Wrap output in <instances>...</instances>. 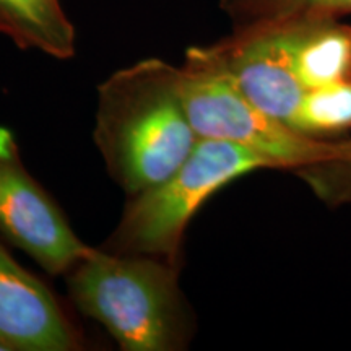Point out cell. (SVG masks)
I'll return each instance as SVG.
<instances>
[{
  "label": "cell",
  "instance_id": "6da1fadb",
  "mask_svg": "<svg viewBox=\"0 0 351 351\" xmlns=\"http://www.w3.org/2000/svg\"><path fill=\"white\" fill-rule=\"evenodd\" d=\"M93 138L111 179L137 195L181 166L199 142L184 108L179 67L143 59L98 86Z\"/></svg>",
  "mask_w": 351,
  "mask_h": 351
},
{
  "label": "cell",
  "instance_id": "7a4b0ae2",
  "mask_svg": "<svg viewBox=\"0 0 351 351\" xmlns=\"http://www.w3.org/2000/svg\"><path fill=\"white\" fill-rule=\"evenodd\" d=\"M69 298L124 351L186 350L195 330L179 287V265L163 258L91 249L67 274Z\"/></svg>",
  "mask_w": 351,
  "mask_h": 351
},
{
  "label": "cell",
  "instance_id": "3957f363",
  "mask_svg": "<svg viewBox=\"0 0 351 351\" xmlns=\"http://www.w3.org/2000/svg\"><path fill=\"white\" fill-rule=\"evenodd\" d=\"M258 169H274L265 158L239 145L199 138L187 160L137 195L129 197L116 230L101 249L163 258L179 265L184 234L219 189Z\"/></svg>",
  "mask_w": 351,
  "mask_h": 351
},
{
  "label": "cell",
  "instance_id": "277c9868",
  "mask_svg": "<svg viewBox=\"0 0 351 351\" xmlns=\"http://www.w3.org/2000/svg\"><path fill=\"white\" fill-rule=\"evenodd\" d=\"M179 86L199 138L239 145L265 158L274 169L293 173L339 156V142L306 137L256 106L208 46L189 47L179 65Z\"/></svg>",
  "mask_w": 351,
  "mask_h": 351
},
{
  "label": "cell",
  "instance_id": "5b68a950",
  "mask_svg": "<svg viewBox=\"0 0 351 351\" xmlns=\"http://www.w3.org/2000/svg\"><path fill=\"white\" fill-rule=\"evenodd\" d=\"M0 236L51 275H65L93 249L26 169L7 127H0Z\"/></svg>",
  "mask_w": 351,
  "mask_h": 351
},
{
  "label": "cell",
  "instance_id": "8992f818",
  "mask_svg": "<svg viewBox=\"0 0 351 351\" xmlns=\"http://www.w3.org/2000/svg\"><path fill=\"white\" fill-rule=\"evenodd\" d=\"M82 335L38 276L0 243V351H75Z\"/></svg>",
  "mask_w": 351,
  "mask_h": 351
},
{
  "label": "cell",
  "instance_id": "52a82bcc",
  "mask_svg": "<svg viewBox=\"0 0 351 351\" xmlns=\"http://www.w3.org/2000/svg\"><path fill=\"white\" fill-rule=\"evenodd\" d=\"M208 49L256 106L289 125L306 90L275 28L232 29Z\"/></svg>",
  "mask_w": 351,
  "mask_h": 351
},
{
  "label": "cell",
  "instance_id": "ba28073f",
  "mask_svg": "<svg viewBox=\"0 0 351 351\" xmlns=\"http://www.w3.org/2000/svg\"><path fill=\"white\" fill-rule=\"evenodd\" d=\"M267 26L276 29L306 91L351 78V25L311 19Z\"/></svg>",
  "mask_w": 351,
  "mask_h": 351
},
{
  "label": "cell",
  "instance_id": "9c48e42d",
  "mask_svg": "<svg viewBox=\"0 0 351 351\" xmlns=\"http://www.w3.org/2000/svg\"><path fill=\"white\" fill-rule=\"evenodd\" d=\"M0 34L20 49L54 59H72L77 52L75 26L60 0H0Z\"/></svg>",
  "mask_w": 351,
  "mask_h": 351
},
{
  "label": "cell",
  "instance_id": "30bf717a",
  "mask_svg": "<svg viewBox=\"0 0 351 351\" xmlns=\"http://www.w3.org/2000/svg\"><path fill=\"white\" fill-rule=\"evenodd\" d=\"M232 29L311 19H340L351 13V0H218Z\"/></svg>",
  "mask_w": 351,
  "mask_h": 351
},
{
  "label": "cell",
  "instance_id": "8fae6325",
  "mask_svg": "<svg viewBox=\"0 0 351 351\" xmlns=\"http://www.w3.org/2000/svg\"><path fill=\"white\" fill-rule=\"evenodd\" d=\"M289 127L319 140L351 130V78L307 90Z\"/></svg>",
  "mask_w": 351,
  "mask_h": 351
},
{
  "label": "cell",
  "instance_id": "7c38bea8",
  "mask_svg": "<svg viewBox=\"0 0 351 351\" xmlns=\"http://www.w3.org/2000/svg\"><path fill=\"white\" fill-rule=\"evenodd\" d=\"M339 156L295 171L315 199L330 208L351 204V138L339 140Z\"/></svg>",
  "mask_w": 351,
  "mask_h": 351
}]
</instances>
